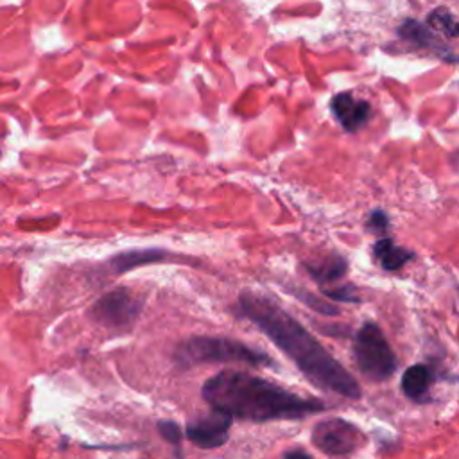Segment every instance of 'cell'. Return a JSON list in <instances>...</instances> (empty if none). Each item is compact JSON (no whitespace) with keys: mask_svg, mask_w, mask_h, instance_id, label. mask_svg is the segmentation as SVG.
Instances as JSON below:
<instances>
[{"mask_svg":"<svg viewBox=\"0 0 459 459\" xmlns=\"http://www.w3.org/2000/svg\"><path fill=\"white\" fill-rule=\"evenodd\" d=\"M238 305L244 316L298 366L310 384L346 398H360V385L348 369L273 298L244 290Z\"/></svg>","mask_w":459,"mask_h":459,"instance_id":"6da1fadb","label":"cell"},{"mask_svg":"<svg viewBox=\"0 0 459 459\" xmlns=\"http://www.w3.org/2000/svg\"><path fill=\"white\" fill-rule=\"evenodd\" d=\"M201 393L212 409L249 421L292 420L325 409L317 398H305L267 378L231 369L210 377Z\"/></svg>","mask_w":459,"mask_h":459,"instance_id":"7a4b0ae2","label":"cell"},{"mask_svg":"<svg viewBox=\"0 0 459 459\" xmlns=\"http://www.w3.org/2000/svg\"><path fill=\"white\" fill-rule=\"evenodd\" d=\"M174 360L183 368L206 362H244L251 366L273 364L271 357L258 348H251L237 339L212 335H197L183 341L174 351Z\"/></svg>","mask_w":459,"mask_h":459,"instance_id":"3957f363","label":"cell"},{"mask_svg":"<svg viewBox=\"0 0 459 459\" xmlns=\"http://www.w3.org/2000/svg\"><path fill=\"white\" fill-rule=\"evenodd\" d=\"M355 364L364 377L375 382L387 380L396 369L394 353L378 325L364 323L353 337Z\"/></svg>","mask_w":459,"mask_h":459,"instance_id":"277c9868","label":"cell"},{"mask_svg":"<svg viewBox=\"0 0 459 459\" xmlns=\"http://www.w3.org/2000/svg\"><path fill=\"white\" fill-rule=\"evenodd\" d=\"M312 443L330 457H348L366 443V436L357 425L342 418H330L312 429Z\"/></svg>","mask_w":459,"mask_h":459,"instance_id":"5b68a950","label":"cell"},{"mask_svg":"<svg viewBox=\"0 0 459 459\" xmlns=\"http://www.w3.org/2000/svg\"><path fill=\"white\" fill-rule=\"evenodd\" d=\"M140 310H142L140 299H136L126 289H117L100 296L93 303L90 316L91 319L106 326H127L138 317Z\"/></svg>","mask_w":459,"mask_h":459,"instance_id":"8992f818","label":"cell"},{"mask_svg":"<svg viewBox=\"0 0 459 459\" xmlns=\"http://www.w3.org/2000/svg\"><path fill=\"white\" fill-rule=\"evenodd\" d=\"M233 418L212 409L186 425V437L199 448H217L226 443Z\"/></svg>","mask_w":459,"mask_h":459,"instance_id":"52a82bcc","label":"cell"},{"mask_svg":"<svg viewBox=\"0 0 459 459\" xmlns=\"http://www.w3.org/2000/svg\"><path fill=\"white\" fill-rule=\"evenodd\" d=\"M330 109L335 120L346 131H359L371 117V104L364 99H357L351 91H341L332 97Z\"/></svg>","mask_w":459,"mask_h":459,"instance_id":"ba28073f","label":"cell"},{"mask_svg":"<svg viewBox=\"0 0 459 459\" xmlns=\"http://www.w3.org/2000/svg\"><path fill=\"white\" fill-rule=\"evenodd\" d=\"M432 382H434L432 369L425 364H414L407 368L402 377V391L407 398L414 402H423L427 400Z\"/></svg>","mask_w":459,"mask_h":459,"instance_id":"9c48e42d","label":"cell"},{"mask_svg":"<svg viewBox=\"0 0 459 459\" xmlns=\"http://www.w3.org/2000/svg\"><path fill=\"white\" fill-rule=\"evenodd\" d=\"M373 256L384 271H398L414 256V253L394 244L391 238H378L373 244Z\"/></svg>","mask_w":459,"mask_h":459,"instance_id":"30bf717a","label":"cell"},{"mask_svg":"<svg viewBox=\"0 0 459 459\" xmlns=\"http://www.w3.org/2000/svg\"><path fill=\"white\" fill-rule=\"evenodd\" d=\"M398 34L400 38L407 39V41H412L423 48H430L437 54H448L446 48L439 43V39L436 38V34L432 32V29L418 20H405L400 27H398Z\"/></svg>","mask_w":459,"mask_h":459,"instance_id":"8fae6325","label":"cell"},{"mask_svg":"<svg viewBox=\"0 0 459 459\" xmlns=\"http://www.w3.org/2000/svg\"><path fill=\"white\" fill-rule=\"evenodd\" d=\"M169 253L165 249H158V247H145V249H131V251H124L117 256H113L109 262L113 265V269H117V273H126L127 269H133L136 265L142 264H151V262H160L165 260Z\"/></svg>","mask_w":459,"mask_h":459,"instance_id":"7c38bea8","label":"cell"},{"mask_svg":"<svg viewBox=\"0 0 459 459\" xmlns=\"http://www.w3.org/2000/svg\"><path fill=\"white\" fill-rule=\"evenodd\" d=\"M308 274L319 281V283H328L337 278H341L348 271V262L341 255H328L319 262H310L305 265Z\"/></svg>","mask_w":459,"mask_h":459,"instance_id":"4fadbf2b","label":"cell"},{"mask_svg":"<svg viewBox=\"0 0 459 459\" xmlns=\"http://www.w3.org/2000/svg\"><path fill=\"white\" fill-rule=\"evenodd\" d=\"M427 25L446 36L459 38V20L445 7H436L427 16Z\"/></svg>","mask_w":459,"mask_h":459,"instance_id":"5bb4252c","label":"cell"},{"mask_svg":"<svg viewBox=\"0 0 459 459\" xmlns=\"http://www.w3.org/2000/svg\"><path fill=\"white\" fill-rule=\"evenodd\" d=\"M299 301H303L305 305H308L312 310L323 314V316H337L339 314V308L328 301H321L319 298H316L314 294L310 292H303V290H298V289H292L290 290Z\"/></svg>","mask_w":459,"mask_h":459,"instance_id":"9a60e30c","label":"cell"},{"mask_svg":"<svg viewBox=\"0 0 459 459\" xmlns=\"http://www.w3.org/2000/svg\"><path fill=\"white\" fill-rule=\"evenodd\" d=\"M323 294L332 301L360 303V296L357 294L355 285H341V287H335V289H323Z\"/></svg>","mask_w":459,"mask_h":459,"instance_id":"2e32d148","label":"cell"},{"mask_svg":"<svg viewBox=\"0 0 459 459\" xmlns=\"http://www.w3.org/2000/svg\"><path fill=\"white\" fill-rule=\"evenodd\" d=\"M366 226L369 228V231H375V233H380V231H387L389 228V217L384 210L377 208V210H371L366 217Z\"/></svg>","mask_w":459,"mask_h":459,"instance_id":"e0dca14e","label":"cell"},{"mask_svg":"<svg viewBox=\"0 0 459 459\" xmlns=\"http://www.w3.org/2000/svg\"><path fill=\"white\" fill-rule=\"evenodd\" d=\"M158 430L163 436V439H167L170 443H179V439H181L179 425L174 423V421H160L158 423Z\"/></svg>","mask_w":459,"mask_h":459,"instance_id":"ac0fdd59","label":"cell"},{"mask_svg":"<svg viewBox=\"0 0 459 459\" xmlns=\"http://www.w3.org/2000/svg\"><path fill=\"white\" fill-rule=\"evenodd\" d=\"M283 459H312V455L303 450H287L283 454Z\"/></svg>","mask_w":459,"mask_h":459,"instance_id":"d6986e66","label":"cell"}]
</instances>
